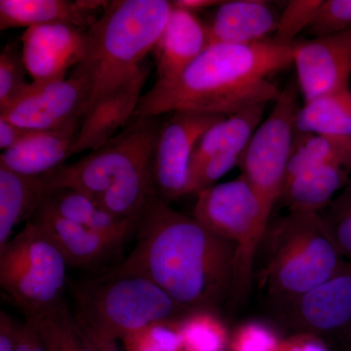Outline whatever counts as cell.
<instances>
[{"label":"cell","mask_w":351,"mask_h":351,"mask_svg":"<svg viewBox=\"0 0 351 351\" xmlns=\"http://www.w3.org/2000/svg\"><path fill=\"white\" fill-rule=\"evenodd\" d=\"M137 243L113 267L144 277L191 311H215L232 299L237 246L159 197L138 225Z\"/></svg>","instance_id":"6da1fadb"},{"label":"cell","mask_w":351,"mask_h":351,"mask_svg":"<svg viewBox=\"0 0 351 351\" xmlns=\"http://www.w3.org/2000/svg\"><path fill=\"white\" fill-rule=\"evenodd\" d=\"M299 43L281 45L269 38L212 44L177 77L157 80L134 115L191 112L230 117L253 106L276 103L281 90L270 77L294 64Z\"/></svg>","instance_id":"7a4b0ae2"},{"label":"cell","mask_w":351,"mask_h":351,"mask_svg":"<svg viewBox=\"0 0 351 351\" xmlns=\"http://www.w3.org/2000/svg\"><path fill=\"white\" fill-rule=\"evenodd\" d=\"M172 7L167 0L110 1L87 29L86 55L69 75L87 83L86 113L137 75L160 38Z\"/></svg>","instance_id":"3957f363"},{"label":"cell","mask_w":351,"mask_h":351,"mask_svg":"<svg viewBox=\"0 0 351 351\" xmlns=\"http://www.w3.org/2000/svg\"><path fill=\"white\" fill-rule=\"evenodd\" d=\"M258 287L274 306L297 299L346 267L319 213L289 212L269 226L258 248Z\"/></svg>","instance_id":"277c9868"},{"label":"cell","mask_w":351,"mask_h":351,"mask_svg":"<svg viewBox=\"0 0 351 351\" xmlns=\"http://www.w3.org/2000/svg\"><path fill=\"white\" fill-rule=\"evenodd\" d=\"M78 326L99 348L123 339L149 325L177 322L193 311L177 304L144 277L110 270L69 281Z\"/></svg>","instance_id":"5b68a950"},{"label":"cell","mask_w":351,"mask_h":351,"mask_svg":"<svg viewBox=\"0 0 351 351\" xmlns=\"http://www.w3.org/2000/svg\"><path fill=\"white\" fill-rule=\"evenodd\" d=\"M196 196L193 218L237 246L234 287L230 301L241 304L250 294L258 248L274 209L242 175L203 189Z\"/></svg>","instance_id":"8992f818"},{"label":"cell","mask_w":351,"mask_h":351,"mask_svg":"<svg viewBox=\"0 0 351 351\" xmlns=\"http://www.w3.org/2000/svg\"><path fill=\"white\" fill-rule=\"evenodd\" d=\"M68 267L48 233L27 221L0 251V286L25 318H36L64 302Z\"/></svg>","instance_id":"52a82bcc"},{"label":"cell","mask_w":351,"mask_h":351,"mask_svg":"<svg viewBox=\"0 0 351 351\" xmlns=\"http://www.w3.org/2000/svg\"><path fill=\"white\" fill-rule=\"evenodd\" d=\"M300 94L297 82L281 90L271 112L253 134L240 159L241 175L272 209L282 195L301 108Z\"/></svg>","instance_id":"ba28073f"},{"label":"cell","mask_w":351,"mask_h":351,"mask_svg":"<svg viewBox=\"0 0 351 351\" xmlns=\"http://www.w3.org/2000/svg\"><path fill=\"white\" fill-rule=\"evenodd\" d=\"M163 122L137 117L99 149L49 175V189H71L98 199L140 157L156 149Z\"/></svg>","instance_id":"9c48e42d"},{"label":"cell","mask_w":351,"mask_h":351,"mask_svg":"<svg viewBox=\"0 0 351 351\" xmlns=\"http://www.w3.org/2000/svg\"><path fill=\"white\" fill-rule=\"evenodd\" d=\"M226 117L191 112H173L163 122L154 156L157 195L169 204L188 193L189 164L199 138Z\"/></svg>","instance_id":"30bf717a"},{"label":"cell","mask_w":351,"mask_h":351,"mask_svg":"<svg viewBox=\"0 0 351 351\" xmlns=\"http://www.w3.org/2000/svg\"><path fill=\"white\" fill-rule=\"evenodd\" d=\"M89 89L82 78L29 83L9 105L0 108V117L32 131L63 128L86 114Z\"/></svg>","instance_id":"8fae6325"},{"label":"cell","mask_w":351,"mask_h":351,"mask_svg":"<svg viewBox=\"0 0 351 351\" xmlns=\"http://www.w3.org/2000/svg\"><path fill=\"white\" fill-rule=\"evenodd\" d=\"M274 307L280 322L294 332L323 339L351 329V263L306 294Z\"/></svg>","instance_id":"7c38bea8"},{"label":"cell","mask_w":351,"mask_h":351,"mask_svg":"<svg viewBox=\"0 0 351 351\" xmlns=\"http://www.w3.org/2000/svg\"><path fill=\"white\" fill-rule=\"evenodd\" d=\"M294 66L304 103L322 95L348 89L351 77V29L300 41Z\"/></svg>","instance_id":"4fadbf2b"},{"label":"cell","mask_w":351,"mask_h":351,"mask_svg":"<svg viewBox=\"0 0 351 351\" xmlns=\"http://www.w3.org/2000/svg\"><path fill=\"white\" fill-rule=\"evenodd\" d=\"M22 44L23 60L34 82H58L84 59L87 31L71 25H36L25 29Z\"/></svg>","instance_id":"5bb4252c"},{"label":"cell","mask_w":351,"mask_h":351,"mask_svg":"<svg viewBox=\"0 0 351 351\" xmlns=\"http://www.w3.org/2000/svg\"><path fill=\"white\" fill-rule=\"evenodd\" d=\"M149 73L151 66L145 63L137 75L86 113L71 147V156L95 151L117 135L120 127L135 114Z\"/></svg>","instance_id":"9a60e30c"},{"label":"cell","mask_w":351,"mask_h":351,"mask_svg":"<svg viewBox=\"0 0 351 351\" xmlns=\"http://www.w3.org/2000/svg\"><path fill=\"white\" fill-rule=\"evenodd\" d=\"M278 17L265 0H225L205 23L209 45L267 40L274 36Z\"/></svg>","instance_id":"2e32d148"},{"label":"cell","mask_w":351,"mask_h":351,"mask_svg":"<svg viewBox=\"0 0 351 351\" xmlns=\"http://www.w3.org/2000/svg\"><path fill=\"white\" fill-rule=\"evenodd\" d=\"M108 3L100 0H0V29L55 24L88 29Z\"/></svg>","instance_id":"e0dca14e"},{"label":"cell","mask_w":351,"mask_h":351,"mask_svg":"<svg viewBox=\"0 0 351 351\" xmlns=\"http://www.w3.org/2000/svg\"><path fill=\"white\" fill-rule=\"evenodd\" d=\"M208 46L205 23L196 14L173 6L167 24L152 52L156 60L157 80L177 77Z\"/></svg>","instance_id":"ac0fdd59"},{"label":"cell","mask_w":351,"mask_h":351,"mask_svg":"<svg viewBox=\"0 0 351 351\" xmlns=\"http://www.w3.org/2000/svg\"><path fill=\"white\" fill-rule=\"evenodd\" d=\"M80 120L57 130L36 132L20 144L2 152L0 168L25 176L59 169L69 157L80 131Z\"/></svg>","instance_id":"d6986e66"},{"label":"cell","mask_w":351,"mask_h":351,"mask_svg":"<svg viewBox=\"0 0 351 351\" xmlns=\"http://www.w3.org/2000/svg\"><path fill=\"white\" fill-rule=\"evenodd\" d=\"M29 221L48 233L69 267H90L114 256L124 244L39 207Z\"/></svg>","instance_id":"ffe728a7"},{"label":"cell","mask_w":351,"mask_h":351,"mask_svg":"<svg viewBox=\"0 0 351 351\" xmlns=\"http://www.w3.org/2000/svg\"><path fill=\"white\" fill-rule=\"evenodd\" d=\"M154 149L132 164L96 200L104 209L117 218L140 225L145 212L158 197L152 170Z\"/></svg>","instance_id":"44dd1931"},{"label":"cell","mask_w":351,"mask_h":351,"mask_svg":"<svg viewBox=\"0 0 351 351\" xmlns=\"http://www.w3.org/2000/svg\"><path fill=\"white\" fill-rule=\"evenodd\" d=\"M40 207L122 244L137 234V223L113 216L94 198L71 189L53 191Z\"/></svg>","instance_id":"7402d4cb"},{"label":"cell","mask_w":351,"mask_h":351,"mask_svg":"<svg viewBox=\"0 0 351 351\" xmlns=\"http://www.w3.org/2000/svg\"><path fill=\"white\" fill-rule=\"evenodd\" d=\"M351 166L332 163L286 177L280 200L289 212L319 213L348 184Z\"/></svg>","instance_id":"603a6c76"},{"label":"cell","mask_w":351,"mask_h":351,"mask_svg":"<svg viewBox=\"0 0 351 351\" xmlns=\"http://www.w3.org/2000/svg\"><path fill=\"white\" fill-rule=\"evenodd\" d=\"M49 175L25 176L0 168V251L15 226L29 221L52 193Z\"/></svg>","instance_id":"cb8c5ba5"},{"label":"cell","mask_w":351,"mask_h":351,"mask_svg":"<svg viewBox=\"0 0 351 351\" xmlns=\"http://www.w3.org/2000/svg\"><path fill=\"white\" fill-rule=\"evenodd\" d=\"M265 108L267 105L253 106L210 127L193 149L189 181L209 159L223 154H243L252 136L263 122Z\"/></svg>","instance_id":"d4e9b609"},{"label":"cell","mask_w":351,"mask_h":351,"mask_svg":"<svg viewBox=\"0 0 351 351\" xmlns=\"http://www.w3.org/2000/svg\"><path fill=\"white\" fill-rule=\"evenodd\" d=\"M295 132L351 138L350 88L304 103L295 119Z\"/></svg>","instance_id":"484cf974"},{"label":"cell","mask_w":351,"mask_h":351,"mask_svg":"<svg viewBox=\"0 0 351 351\" xmlns=\"http://www.w3.org/2000/svg\"><path fill=\"white\" fill-rule=\"evenodd\" d=\"M332 163L351 166V138L295 132L286 177Z\"/></svg>","instance_id":"4316f807"},{"label":"cell","mask_w":351,"mask_h":351,"mask_svg":"<svg viewBox=\"0 0 351 351\" xmlns=\"http://www.w3.org/2000/svg\"><path fill=\"white\" fill-rule=\"evenodd\" d=\"M32 319L45 351H99L83 334L66 302Z\"/></svg>","instance_id":"83f0119b"},{"label":"cell","mask_w":351,"mask_h":351,"mask_svg":"<svg viewBox=\"0 0 351 351\" xmlns=\"http://www.w3.org/2000/svg\"><path fill=\"white\" fill-rule=\"evenodd\" d=\"M177 326L182 351H228L230 332L215 311H193Z\"/></svg>","instance_id":"f1b7e54d"},{"label":"cell","mask_w":351,"mask_h":351,"mask_svg":"<svg viewBox=\"0 0 351 351\" xmlns=\"http://www.w3.org/2000/svg\"><path fill=\"white\" fill-rule=\"evenodd\" d=\"M319 215L339 253L351 263V184Z\"/></svg>","instance_id":"f546056e"},{"label":"cell","mask_w":351,"mask_h":351,"mask_svg":"<svg viewBox=\"0 0 351 351\" xmlns=\"http://www.w3.org/2000/svg\"><path fill=\"white\" fill-rule=\"evenodd\" d=\"M323 0H291L279 15L272 41L281 45L295 43L300 32L306 31Z\"/></svg>","instance_id":"4dcf8cb0"},{"label":"cell","mask_w":351,"mask_h":351,"mask_svg":"<svg viewBox=\"0 0 351 351\" xmlns=\"http://www.w3.org/2000/svg\"><path fill=\"white\" fill-rule=\"evenodd\" d=\"M27 73L22 51L16 44L6 45L0 54V108L15 100L29 85Z\"/></svg>","instance_id":"1f68e13d"},{"label":"cell","mask_w":351,"mask_h":351,"mask_svg":"<svg viewBox=\"0 0 351 351\" xmlns=\"http://www.w3.org/2000/svg\"><path fill=\"white\" fill-rule=\"evenodd\" d=\"M177 322L156 323L126 337L127 351H182Z\"/></svg>","instance_id":"d6a6232c"},{"label":"cell","mask_w":351,"mask_h":351,"mask_svg":"<svg viewBox=\"0 0 351 351\" xmlns=\"http://www.w3.org/2000/svg\"><path fill=\"white\" fill-rule=\"evenodd\" d=\"M282 341L267 323L247 321L230 334L228 351H279Z\"/></svg>","instance_id":"836d02e7"},{"label":"cell","mask_w":351,"mask_h":351,"mask_svg":"<svg viewBox=\"0 0 351 351\" xmlns=\"http://www.w3.org/2000/svg\"><path fill=\"white\" fill-rule=\"evenodd\" d=\"M351 29V0H323L307 34L314 38Z\"/></svg>","instance_id":"e575fe53"},{"label":"cell","mask_w":351,"mask_h":351,"mask_svg":"<svg viewBox=\"0 0 351 351\" xmlns=\"http://www.w3.org/2000/svg\"><path fill=\"white\" fill-rule=\"evenodd\" d=\"M279 351H329L324 339L313 334L295 332L283 339Z\"/></svg>","instance_id":"d590c367"},{"label":"cell","mask_w":351,"mask_h":351,"mask_svg":"<svg viewBox=\"0 0 351 351\" xmlns=\"http://www.w3.org/2000/svg\"><path fill=\"white\" fill-rule=\"evenodd\" d=\"M22 327L5 311H0V351L17 350Z\"/></svg>","instance_id":"8d00e7d4"},{"label":"cell","mask_w":351,"mask_h":351,"mask_svg":"<svg viewBox=\"0 0 351 351\" xmlns=\"http://www.w3.org/2000/svg\"><path fill=\"white\" fill-rule=\"evenodd\" d=\"M38 131L29 130L16 125L8 120L0 117V149L2 152L27 140Z\"/></svg>","instance_id":"74e56055"},{"label":"cell","mask_w":351,"mask_h":351,"mask_svg":"<svg viewBox=\"0 0 351 351\" xmlns=\"http://www.w3.org/2000/svg\"><path fill=\"white\" fill-rule=\"evenodd\" d=\"M16 351H45L32 318H25Z\"/></svg>","instance_id":"f35d334b"},{"label":"cell","mask_w":351,"mask_h":351,"mask_svg":"<svg viewBox=\"0 0 351 351\" xmlns=\"http://www.w3.org/2000/svg\"><path fill=\"white\" fill-rule=\"evenodd\" d=\"M172 2V5L177 8L184 9L189 12H199L205 9L218 7L225 2V0H176Z\"/></svg>","instance_id":"ab89813d"},{"label":"cell","mask_w":351,"mask_h":351,"mask_svg":"<svg viewBox=\"0 0 351 351\" xmlns=\"http://www.w3.org/2000/svg\"><path fill=\"white\" fill-rule=\"evenodd\" d=\"M99 351H121L117 348V343H107V345H103L97 348Z\"/></svg>","instance_id":"60d3db41"}]
</instances>
